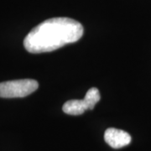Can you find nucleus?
I'll list each match as a JSON object with an SVG mask.
<instances>
[{
  "instance_id": "1",
  "label": "nucleus",
  "mask_w": 151,
  "mask_h": 151,
  "mask_svg": "<svg viewBox=\"0 0 151 151\" xmlns=\"http://www.w3.org/2000/svg\"><path fill=\"white\" fill-rule=\"evenodd\" d=\"M83 35L81 23L70 18L58 17L45 20L33 29L24 40V46L30 53L50 52L76 42Z\"/></svg>"
},
{
  "instance_id": "2",
  "label": "nucleus",
  "mask_w": 151,
  "mask_h": 151,
  "mask_svg": "<svg viewBox=\"0 0 151 151\" xmlns=\"http://www.w3.org/2000/svg\"><path fill=\"white\" fill-rule=\"evenodd\" d=\"M39 83L33 79H21L0 83V97H24L36 91Z\"/></svg>"
},
{
  "instance_id": "3",
  "label": "nucleus",
  "mask_w": 151,
  "mask_h": 151,
  "mask_svg": "<svg viewBox=\"0 0 151 151\" xmlns=\"http://www.w3.org/2000/svg\"><path fill=\"white\" fill-rule=\"evenodd\" d=\"M101 98L99 90L92 87L86 93L82 100H70L63 105V112L69 115H81L86 110H92Z\"/></svg>"
},
{
  "instance_id": "4",
  "label": "nucleus",
  "mask_w": 151,
  "mask_h": 151,
  "mask_svg": "<svg viewBox=\"0 0 151 151\" xmlns=\"http://www.w3.org/2000/svg\"><path fill=\"white\" fill-rule=\"evenodd\" d=\"M105 142L113 149H119L129 145L131 142V136L129 133L124 130L109 128L104 134Z\"/></svg>"
}]
</instances>
